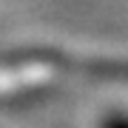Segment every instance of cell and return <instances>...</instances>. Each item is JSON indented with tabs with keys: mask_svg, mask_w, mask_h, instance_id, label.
I'll return each mask as SVG.
<instances>
[{
	"mask_svg": "<svg viewBox=\"0 0 128 128\" xmlns=\"http://www.w3.org/2000/svg\"><path fill=\"white\" fill-rule=\"evenodd\" d=\"M102 128H128V120L125 117H111V120H105Z\"/></svg>",
	"mask_w": 128,
	"mask_h": 128,
	"instance_id": "obj_1",
	"label": "cell"
}]
</instances>
